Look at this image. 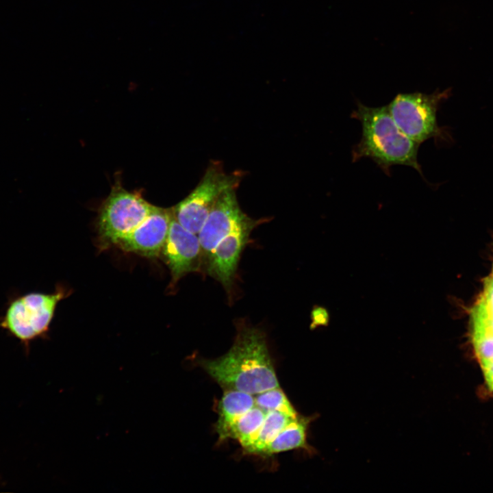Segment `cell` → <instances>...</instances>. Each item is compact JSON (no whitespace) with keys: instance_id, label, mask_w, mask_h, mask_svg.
<instances>
[{"instance_id":"obj_4","label":"cell","mask_w":493,"mask_h":493,"mask_svg":"<svg viewBox=\"0 0 493 493\" xmlns=\"http://www.w3.org/2000/svg\"><path fill=\"white\" fill-rule=\"evenodd\" d=\"M66 294L62 287L51 293L11 294L0 316V328L27 348L32 340L47 333L56 307Z\"/></svg>"},{"instance_id":"obj_5","label":"cell","mask_w":493,"mask_h":493,"mask_svg":"<svg viewBox=\"0 0 493 493\" xmlns=\"http://www.w3.org/2000/svg\"><path fill=\"white\" fill-rule=\"evenodd\" d=\"M242 177L241 172L228 174L220 162H212L197 187L171 208L173 216L187 230L198 234L221 194L236 189Z\"/></svg>"},{"instance_id":"obj_11","label":"cell","mask_w":493,"mask_h":493,"mask_svg":"<svg viewBox=\"0 0 493 493\" xmlns=\"http://www.w3.org/2000/svg\"><path fill=\"white\" fill-rule=\"evenodd\" d=\"M254 406L253 395L238 390H226L218 404V420L216 426L220 440H225L230 427Z\"/></svg>"},{"instance_id":"obj_16","label":"cell","mask_w":493,"mask_h":493,"mask_svg":"<svg viewBox=\"0 0 493 493\" xmlns=\"http://www.w3.org/2000/svg\"><path fill=\"white\" fill-rule=\"evenodd\" d=\"M472 329L475 351L483 368L493 362V333L481 325L472 324Z\"/></svg>"},{"instance_id":"obj_10","label":"cell","mask_w":493,"mask_h":493,"mask_svg":"<svg viewBox=\"0 0 493 493\" xmlns=\"http://www.w3.org/2000/svg\"><path fill=\"white\" fill-rule=\"evenodd\" d=\"M172 210L155 206L147 217L116 244L122 250L152 257L161 254L168 236Z\"/></svg>"},{"instance_id":"obj_12","label":"cell","mask_w":493,"mask_h":493,"mask_svg":"<svg viewBox=\"0 0 493 493\" xmlns=\"http://www.w3.org/2000/svg\"><path fill=\"white\" fill-rule=\"evenodd\" d=\"M313 417L297 416L292 418L268 445L264 454L272 455L290 450L312 449L307 442V431Z\"/></svg>"},{"instance_id":"obj_7","label":"cell","mask_w":493,"mask_h":493,"mask_svg":"<svg viewBox=\"0 0 493 493\" xmlns=\"http://www.w3.org/2000/svg\"><path fill=\"white\" fill-rule=\"evenodd\" d=\"M236 192L231 188L221 194L197 234L204 263L218 242L249 218L240 207Z\"/></svg>"},{"instance_id":"obj_18","label":"cell","mask_w":493,"mask_h":493,"mask_svg":"<svg viewBox=\"0 0 493 493\" xmlns=\"http://www.w3.org/2000/svg\"><path fill=\"white\" fill-rule=\"evenodd\" d=\"M311 328L315 329L319 326H327L329 323V314L326 308L322 306H315L311 313Z\"/></svg>"},{"instance_id":"obj_17","label":"cell","mask_w":493,"mask_h":493,"mask_svg":"<svg viewBox=\"0 0 493 493\" xmlns=\"http://www.w3.org/2000/svg\"><path fill=\"white\" fill-rule=\"evenodd\" d=\"M484 318L493 320V276L483 280V290L472 309V313Z\"/></svg>"},{"instance_id":"obj_3","label":"cell","mask_w":493,"mask_h":493,"mask_svg":"<svg viewBox=\"0 0 493 493\" xmlns=\"http://www.w3.org/2000/svg\"><path fill=\"white\" fill-rule=\"evenodd\" d=\"M451 95V88L431 94L419 92L399 93L388 105L399 129L409 138L421 144L429 139L436 143L453 141L448 127L438 125L437 113L440 105Z\"/></svg>"},{"instance_id":"obj_14","label":"cell","mask_w":493,"mask_h":493,"mask_svg":"<svg viewBox=\"0 0 493 493\" xmlns=\"http://www.w3.org/2000/svg\"><path fill=\"white\" fill-rule=\"evenodd\" d=\"M292 418H294L279 412H266L254 442L246 451L252 454H264L268 445Z\"/></svg>"},{"instance_id":"obj_20","label":"cell","mask_w":493,"mask_h":493,"mask_svg":"<svg viewBox=\"0 0 493 493\" xmlns=\"http://www.w3.org/2000/svg\"><path fill=\"white\" fill-rule=\"evenodd\" d=\"M489 388L493 392V362L482 368Z\"/></svg>"},{"instance_id":"obj_21","label":"cell","mask_w":493,"mask_h":493,"mask_svg":"<svg viewBox=\"0 0 493 493\" xmlns=\"http://www.w3.org/2000/svg\"><path fill=\"white\" fill-rule=\"evenodd\" d=\"M491 275H492L493 276V267H492V274H491Z\"/></svg>"},{"instance_id":"obj_9","label":"cell","mask_w":493,"mask_h":493,"mask_svg":"<svg viewBox=\"0 0 493 493\" xmlns=\"http://www.w3.org/2000/svg\"><path fill=\"white\" fill-rule=\"evenodd\" d=\"M258 224V220L249 217L218 242L205 262L208 275L220 282L227 290L232 286L241 253L250 233Z\"/></svg>"},{"instance_id":"obj_2","label":"cell","mask_w":493,"mask_h":493,"mask_svg":"<svg viewBox=\"0 0 493 493\" xmlns=\"http://www.w3.org/2000/svg\"><path fill=\"white\" fill-rule=\"evenodd\" d=\"M351 117L362 126L359 141L352 149V162L371 159L387 175L394 165L412 167L425 180L418 161L420 144L405 135L392 118L388 105L369 107L357 102Z\"/></svg>"},{"instance_id":"obj_19","label":"cell","mask_w":493,"mask_h":493,"mask_svg":"<svg viewBox=\"0 0 493 493\" xmlns=\"http://www.w3.org/2000/svg\"><path fill=\"white\" fill-rule=\"evenodd\" d=\"M472 323H476L484 326L488 330L493 333V320L484 318L476 315L471 314Z\"/></svg>"},{"instance_id":"obj_13","label":"cell","mask_w":493,"mask_h":493,"mask_svg":"<svg viewBox=\"0 0 493 493\" xmlns=\"http://www.w3.org/2000/svg\"><path fill=\"white\" fill-rule=\"evenodd\" d=\"M266 412L254 406L230 427L226 439L238 440L246 451L254 442L266 416Z\"/></svg>"},{"instance_id":"obj_15","label":"cell","mask_w":493,"mask_h":493,"mask_svg":"<svg viewBox=\"0 0 493 493\" xmlns=\"http://www.w3.org/2000/svg\"><path fill=\"white\" fill-rule=\"evenodd\" d=\"M255 405L266 413L275 411L296 418L298 414L288 397L279 388H275L254 395Z\"/></svg>"},{"instance_id":"obj_8","label":"cell","mask_w":493,"mask_h":493,"mask_svg":"<svg viewBox=\"0 0 493 493\" xmlns=\"http://www.w3.org/2000/svg\"><path fill=\"white\" fill-rule=\"evenodd\" d=\"M160 255L168 266L175 282L188 273L199 270L203 263L202 250L197 234L184 228L173 214Z\"/></svg>"},{"instance_id":"obj_1","label":"cell","mask_w":493,"mask_h":493,"mask_svg":"<svg viewBox=\"0 0 493 493\" xmlns=\"http://www.w3.org/2000/svg\"><path fill=\"white\" fill-rule=\"evenodd\" d=\"M201 366L221 387L255 395L279 387L265 335L253 327L240 328L224 355L202 360Z\"/></svg>"},{"instance_id":"obj_6","label":"cell","mask_w":493,"mask_h":493,"mask_svg":"<svg viewBox=\"0 0 493 493\" xmlns=\"http://www.w3.org/2000/svg\"><path fill=\"white\" fill-rule=\"evenodd\" d=\"M154 207L139 192L126 190L117 181L99 210L97 225L100 238L106 244L116 245L121 238L138 227Z\"/></svg>"}]
</instances>
